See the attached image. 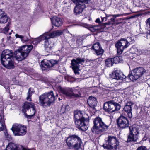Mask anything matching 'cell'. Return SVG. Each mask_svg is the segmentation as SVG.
<instances>
[{"instance_id": "9a60e30c", "label": "cell", "mask_w": 150, "mask_h": 150, "mask_svg": "<svg viewBox=\"0 0 150 150\" xmlns=\"http://www.w3.org/2000/svg\"><path fill=\"white\" fill-rule=\"evenodd\" d=\"M83 61V59L79 58L76 59H73L71 61V67L75 74H76L79 73V64Z\"/></svg>"}, {"instance_id": "484cf974", "label": "cell", "mask_w": 150, "mask_h": 150, "mask_svg": "<svg viewBox=\"0 0 150 150\" xmlns=\"http://www.w3.org/2000/svg\"><path fill=\"white\" fill-rule=\"evenodd\" d=\"M105 63L107 67H110L113 65L114 62L113 59L109 58L106 59Z\"/></svg>"}, {"instance_id": "8992f818", "label": "cell", "mask_w": 150, "mask_h": 150, "mask_svg": "<svg viewBox=\"0 0 150 150\" xmlns=\"http://www.w3.org/2000/svg\"><path fill=\"white\" fill-rule=\"evenodd\" d=\"M107 128V126L102 122L101 119L97 117L94 120L92 131L94 133H99L104 131Z\"/></svg>"}, {"instance_id": "f1b7e54d", "label": "cell", "mask_w": 150, "mask_h": 150, "mask_svg": "<svg viewBox=\"0 0 150 150\" xmlns=\"http://www.w3.org/2000/svg\"><path fill=\"white\" fill-rule=\"evenodd\" d=\"M137 150H146V149L145 147L142 146L139 147Z\"/></svg>"}, {"instance_id": "83f0119b", "label": "cell", "mask_w": 150, "mask_h": 150, "mask_svg": "<svg viewBox=\"0 0 150 150\" xmlns=\"http://www.w3.org/2000/svg\"><path fill=\"white\" fill-rule=\"evenodd\" d=\"M30 90H29V94H28V96L27 97V98H28V100H29V99H30V95H31V93H33V90H31V88H30Z\"/></svg>"}, {"instance_id": "7c38bea8", "label": "cell", "mask_w": 150, "mask_h": 150, "mask_svg": "<svg viewBox=\"0 0 150 150\" xmlns=\"http://www.w3.org/2000/svg\"><path fill=\"white\" fill-rule=\"evenodd\" d=\"M129 45V43L125 39H123L119 40L115 44L117 54H121L124 50Z\"/></svg>"}, {"instance_id": "d6986e66", "label": "cell", "mask_w": 150, "mask_h": 150, "mask_svg": "<svg viewBox=\"0 0 150 150\" xmlns=\"http://www.w3.org/2000/svg\"><path fill=\"white\" fill-rule=\"evenodd\" d=\"M51 20L52 24L57 27L61 26L62 24V19L57 16L53 17L52 18Z\"/></svg>"}, {"instance_id": "4fadbf2b", "label": "cell", "mask_w": 150, "mask_h": 150, "mask_svg": "<svg viewBox=\"0 0 150 150\" xmlns=\"http://www.w3.org/2000/svg\"><path fill=\"white\" fill-rule=\"evenodd\" d=\"M130 133L128 136L127 141H136L138 139L139 133L136 128L132 127H129Z\"/></svg>"}, {"instance_id": "52a82bcc", "label": "cell", "mask_w": 150, "mask_h": 150, "mask_svg": "<svg viewBox=\"0 0 150 150\" xmlns=\"http://www.w3.org/2000/svg\"><path fill=\"white\" fill-rule=\"evenodd\" d=\"M11 130L15 136H22L26 133L27 129L26 126L21 124L16 123L13 125Z\"/></svg>"}, {"instance_id": "6da1fadb", "label": "cell", "mask_w": 150, "mask_h": 150, "mask_svg": "<svg viewBox=\"0 0 150 150\" xmlns=\"http://www.w3.org/2000/svg\"><path fill=\"white\" fill-rule=\"evenodd\" d=\"M74 120L76 127L83 131H86L88 127V115L83 111H76L74 113Z\"/></svg>"}, {"instance_id": "9c48e42d", "label": "cell", "mask_w": 150, "mask_h": 150, "mask_svg": "<svg viewBox=\"0 0 150 150\" xmlns=\"http://www.w3.org/2000/svg\"><path fill=\"white\" fill-rule=\"evenodd\" d=\"M146 72L145 69L142 67H138L133 69L131 71L129 79L131 81H134L141 76Z\"/></svg>"}, {"instance_id": "5bb4252c", "label": "cell", "mask_w": 150, "mask_h": 150, "mask_svg": "<svg viewBox=\"0 0 150 150\" xmlns=\"http://www.w3.org/2000/svg\"><path fill=\"white\" fill-rule=\"evenodd\" d=\"M110 76L111 79L117 80H123L126 77L123 73L119 70H116L112 71L110 74Z\"/></svg>"}, {"instance_id": "e0dca14e", "label": "cell", "mask_w": 150, "mask_h": 150, "mask_svg": "<svg viewBox=\"0 0 150 150\" xmlns=\"http://www.w3.org/2000/svg\"><path fill=\"white\" fill-rule=\"evenodd\" d=\"M57 61L54 60L44 59L41 62L42 67L46 68H50L56 64Z\"/></svg>"}, {"instance_id": "4316f807", "label": "cell", "mask_w": 150, "mask_h": 150, "mask_svg": "<svg viewBox=\"0 0 150 150\" xmlns=\"http://www.w3.org/2000/svg\"><path fill=\"white\" fill-rule=\"evenodd\" d=\"M113 60L114 63H118L120 61V59L118 57H115L113 58Z\"/></svg>"}, {"instance_id": "5b68a950", "label": "cell", "mask_w": 150, "mask_h": 150, "mask_svg": "<svg viewBox=\"0 0 150 150\" xmlns=\"http://www.w3.org/2000/svg\"><path fill=\"white\" fill-rule=\"evenodd\" d=\"M118 145V141L115 137L109 136L105 139L103 146L108 150H115Z\"/></svg>"}, {"instance_id": "2e32d148", "label": "cell", "mask_w": 150, "mask_h": 150, "mask_svg": "<svg viewBox=\"0 0 150 150\" xmlns=\"http://www.w3.org/2000/svg\"><path fill=\"white\" fill-rule=\"evenodd\" d=\"M117 122L118 125L121 128L127 127L129 124L127 119L122 116L120 117L117 120Z\"/></svg>"}, {"instance_id": "603a6c76", "label": "cell", "mask_w": 150, "mask_h": 150, "mask_svg": "<svg viewBox=\"0 0 150 150\" xmlns=\"http://www.w3.org/2000/svg\"><path fill=\"white\" fill-rule=\"evenodd\" d=\"M8 19V16L2 10H0V23H5L7 22Z\"/></svg>"}, {"instance_id": "7402d4cb", "label": "cell", "mask_w": 150, "mask_h": 150, "mask_svg": "<svg viewBox=\"0 0 150 150\" xmlns=\"http://www.w3.org/2000/svg\"><path fill=\"white\" fill-rule=\"evenodd\" d=\"M92 47L98 55L102 54L103 52V50L101 48L100 44L98 43H96L94 44L93 46Z\"/></svg>"}, {"instance_id": "ffe728a7", "label": "cell", "mask_w": 150, "mask_h": 150, "mask_svg": "<svg viewBox=\"0 0 150 150\" xmlns=\"http://www.w3.org/2000/svg\"><path fill=\"white\" fill-rule=\"evenodd\" d=\"M132 104V103L130 102H128L124 108V110L127 113L128 117L130 118L132 117V114L131 112L132 108L131 107Z\"/></svg>"}, {"instance_id": "7a4b0ae2", "label": "cell", "mask_w": 150, "mask_h": 150, "mask_svg": "<svg viewBox=\"0 0 150 150\" xmlns=\"http://www.w3.org/2000/svg\"><path fill=\"white\" fill-rule=\"evenodd\" d=\"M1 61L3 65L8 69L14 67L13 53L12 51L9 49L4 50L1 55Z\"/></svg>"}, {"instance_id": "cb8c5ba5", "label": "cell", "mask_w": 150, "mask_h": 150, "mask_svg": "<svg viewBox=\"0 0 150 150\" xmlns=\"http://www.w3.org/2000/svg\"><path fill=\"white\" fill-rule=\"evenodd\" d=\"M6 150H21V149L17 144L13 143H11L7 145Z\"/></svg>"}, {"instance_id": "ba28073f", "label": "cell", "mask_w": 150, "mask_h": 150, "mask_svg": "<svg viewBox=\"0 0 150 150\" xmlns=\"http://www.w3.org/2000/svg\"><path fill=\"white\" fill-rule=\"evenodd\" d=\"M66 143L69 147L77 149L80 147L82 142L79 137L73 135L70 136L67 138L66 140Z\"/></svg>"}, {"instance_id": "8fae6325", "label": "cell", "mask_w": 150, "mask_h": 150, "mask_svg": "<svg viewBox=\"0 0 150 150\" xmlns=\"http://www.w3.org/2000/svg\"><path fill=\"white\" fill-rule=\"evenodd\" d=\"M120 107V105L118 104L111 101L106 102L103 106L104 110L110 112H112L119 110Z\"/></svg>"}, {"instance_id": "ac0fdd59", "label": "cell", "mask_w": 150, "mask_h": 150, "mask_svg": "<svg viewBox=\"0 0 150 150\" xmlns=\"http://www.w3.org/2000/svg\"><path fill=\"white\" fill-rule=\"evenodd\" d=\"M76 6H75L74 10V13L76 15L81 13L85 8L86 6L83 3H77Z\"/></svg>"}, {"instance_id": "3957f363", "label": "cell", "mask_w": 150, "mask_h": 150, "mask_svg": "<svg viewBox=\"0 0 150 150\" xmlns=\"http://www.w3.org/2000/svg\"><path fill=\"white\" fill-rule=\"evenodd\" d=\"M32 48L33 46L31 45L23 46L15 51L14 56L17 60H22L27 57Z\"/></svg>"}, {"instance_id": "44dd1931", "label": "cell", "mask_w": 150, "mask_h": 150, "mask_svg": "<svg viewBox=\"0 0 150 150\" xmlns=\"http://www.w3.org/2000/svg\"><path fill=\"white\" fill-rule=\"evenodd\" d=\"M87 102L89 105L92 108H94L97 103L96 98L92 96H90L88 98Z\"/></svg>"}, {"instance_id": "30bf717a", "label": "cell", "mask_w": 150, "mask_h": 150, "mask_svg": "<svg viewBox=\"0 0 150 150\" xmlns=\"http://www.w3.org/2000/svg\"><path fill=\"white\" fill-rule=\"evenodd\" d=\"M23 110L24 114L26 116H32L35 112V108L34 104L30 102H25L23 107Z\"/></svg>"}, {"instance_id": "277c9868", "label": "cell", "mask_w": 150, "mask_h": 150, "mask_svg": "<svg viewBox=\"0 0 150 150\" xmlns=\"http://www.w3.org/2000/svg\"><path fill=\"white\" fill-rule=\"evenodd\" d=\"M54 99L55 97L52 91L46 92L40 96V103L43 106H49L54 101Z\"/></svg>"}, {"instance_id": "d4e9b609", "label": "cell", "mask_w": 150, "mask_h": 150, "mask_svg": "<svg viewBox=\"0 0 150 150\" xmlns=\"http://www.w3.org/2000/svg\"><path fill=\"white\" fill-rule=\"evenodd\" d=\"M145 29L146 32L150 35V18L146 21Z\"/></svg>"}]
</instances>
